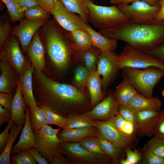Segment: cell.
Here are the masks:
<instances>
[{"instance_id": "6da1fadb", "label": "cell", "mask_w": 164, "mask_h": 164, "mask_svg": "<svg viewBox=\"0 0 164 164\" xmlns=\"http://www.w3.org/2000/svg\"><path fill=\"white\" fill-rule=\"evenodd\" d=\"M40 90L34 96L38 105L50 108L59 115L67 118L81 114L92 108L88 91L79 90L71 84L61 83L36 70Z\"/></svg>"}, {"instance_id": "7a4b0ae2", "label": "cell", "mask_w": 164, "mask_h": 164, "mask_svg": "<svg viewBox=\"0 0 164 164\" xmlns=\"http://www.w3.org/2000/svg\"><path fill=\"white\" fill-rule=\"evenodd\" d=\"M99 32L148 54L164 42V21L137 22L128 20L110 28L99 29Z\"/></svg>"}, {"instance_id": "3957f363", "label": "cell", "mask_w": 164, "mask_h": 164, "mask_svg": "<svg viewBox=\"0 0 164 164\" xmlns=\"http://www.w3.org/2000/svg\"><path fill=\"white\" fill-rule=\"evenodd\" d=\"M40 38L48 56L60 70L77 63V50L70 32L61 27L54 18L46 21L39 29Z\"/></svg>"}, {"instance_id": "277c9868", "label": "cell", "mask_w": 164, "mask_h": 164, "mask_svg": "<svg viewBox=\"0 0 164 164\" xmlns=\"http://www.w3.org/2000/svg\"><path fill=\"white\" fill-rule=\"evenodd\" d=\"M61 128L54 129L48 124L40 128L33 130L35 142L33 147L36 149L51 164H69V159L61 152L59 145L61 142L57 134Z\"/></svg>"}, {"instance_id": "5b68a950", "label": "cell", "mask_w": 164, "mask_h": 164, "mask_svg": "<svg viewBox=\"0 0 164 164\" xmlns=\"http://www.w3.org/2000/svg\"><path fill=\"white\" fill-rule=\"evenodd\" d=\"M122 76L138 93L149 98L153 97L155 85L164 77V70L157 67L144 69L125 67L122 69Z\"/></svg>"}, {"instance_id": "8992f818", "label": "cell", "mask_w": 164, "mask_h": 164, "mask_svg": "<svg viewBox=\"0 0 164 164\" xmlns=\"http://www.w3.org/2000/svg\"><path fill=\"white\" fill-rule=\"evenodd\" d=\"M86 3L89 10V21L100 29L110 28L128 20L115 5H99L94 4L92 0H88Z\"/></svg>"}, {"instance_id": "52a82bcc", "label": "cell", "mask_w": 164, "mask_h": 164, "mask_svg": "<svg viewBox=\"0 0 164 164\" xmlns=\"http://www.w3.org/2000/svg\"><path fill=\"white\" fill-rule=\"evenodd\" d=\"M59 146L61 153L67 157L71 164L113 163L109 157L91 152L77 142H61Z\"/></svg>"}, {"instance_id": "ba28073f", "label": "cell", "mask_w": 164, "mask_h": 164, "mask_svg": "<svg viewBox=\"0 0 164 164\" xmlns=\"http://www.w3.org/2000/svg\"><path fill=\"white\" fill-rule=\"evenodd\" d=\"M118 65L120 70L125 67L144 69L157 67L164 70V64L162 63L127 44L118 55Z\"/></svg>"}, {"instance_id": "9c48e42d", "label": "cell", "mask_w": 164, "mask_h": 164, "mask_svg": "<svg viewBox=\"0 0 164 164\" xmlns=\"http://www.w3.org/2000/svg\"><path fill=\"white\" fill-rule=\"evenodd\" d=\"M17 38L10 34L3 46L0 48V59L7 60L16 72L20 75L30 66L29 61L23 54Z\"/></svg>"}, {"instance_id": "30bf717a", "label": "cell", "mask_w": 164, "mask_h": 164, "mask_svg": "<svg viewBox=\"0 0 164 164\" xmlns=\"http://www.w3.org/2000/svg\"><path fill=\"white\" fill-rule=\"evenodd\" d=\"M120 70L117 53L114 51L101 50L97 70L101 76L102 89L105 94L108 87L116 80Z\"/></svg>"}, {"instance_id": "8fae6325", "label": "cell", "mask_w": 164, "mask_h": 164, "mask_svg": "<svg viewBox=\"0 0 164 164\" xmlns=\"http://www.w3.org/2000/svg\"><path fill=\"white\" fill-rule=\"evenodd\" d=\"M118 9L128 18V21L146 22L155 20L160 7L152 5L143 1H136L127 4L117 5Z\"/></svg>"}, {"instance_id": "7c38bea8", "label": "cell", "mask_w": 164, "mask_h": 164, "mask_svg": "<svg viewBox=\"0 0 164 164\" xmlns=\"http://www.w3.org/2000/svg\"><path fill=\"white\" fill-rule=\"evenodd\" d=\"M119 104L111 90H108L105 98L90 110L82 113L93 120L105 121L116 116L118 113Z\"/></svg>"}, {"instance_id": "4fadbf2b", "label": "cell", "mask_w": 164, "mask_h": 164, "mask_svg": "<svg viewBox=\"0 0 164 164\" xmlns=\"http://www.w3.org/2000/svg\"><path fill=\"white\" fill-rule=\"evenodd\" d=\"M50 13L56 22L68 32L78 29L86 30L87 23L79 15L66 9L59 0L51 10Z\"/></svg>"}, {"instance_id": "5bb4252c", "label": "cell", "mask_w": 164, "mask_h": 164, "mask_svg": "<svg viewBox=\"0 0 164 164\" xmlns=\"http://www.w3.org/2000/svg\"><path fill=\"white\" fill-rule=\"evenodd\" d=\"M138 128L136 134L140 137L153 135L159 123L164 119V110L135 111Z\"/></svg>"}, {"instance_id": "9a60e30c", "label": "cell", "mask_w": 164, "mask_h": 164, "mask_svg": "<svg viewBox=\"0 0 164 164\" xmlns=\"http://www.w3.org/2000/svg\"><path fill=\"white\" fill-rule=\"evenodd\" d=\"M46 21L35 22L24 19L12 27L10 34L17 38L24 53H26L33 36Z\"/></svg>"}, {"instance_id": "2e32d148", "label": "cell", "mask_w": 164, "mask_h": 164, "mask_svg": "<svg viewBox=\"0 0 164 164\" xmlns=\"http://www.w3.org/2000/svg\"><path fill=\"white\" fill-rule=\"evenodd\" d=\"M95 121L96 127L101 135L124 150L130 148L132 141L120 133L115 126L112 118L105 121Z\"/></svg>"}, {"instance_id": "e0dca14e", "label": "cell", "mask_w": 164, "mask_h": 164, "mask_svg": "<svg viewBox=\"0 0 164 164\" xmlns=\"http://www.w3.org/2000/svg\"><path fill=\"white\" fill-rule=\"evenodd\" d=\"M30 61L36 70L41 71L45 64V50L39 30L33 36L26 51Z\"/></svg>"}, {"instance_id": "ac0fdd59", "label": "cell", "mask_w": 164, "mask_h": 164, "mask_svg": "<svg viewBox=\"0 0 164 164\" xmlns=\"http://www.w3.org/2000/svg\"><path fill=\"white\" fill-rule=\"evenodd\" d=\"M25 121L18 142L13 145L11 155L19 153L22 151L32 147L35 142V135L33 132L30 120L29 107L27 106L26 111Z\"/></svg>"}, {"instance_id": "d6986e66", "label": "cell", "mask_w": 164, "mask_h": 164, "mask_svg": "<svg viewBox=\"0 0 164 164\" xmlns=\"http://www.w3.org/2000/svg\"><path fill=\"white\" fill-rule=\"evenodd\" d=\"M100 134L96 127L77 128H66L60 131L57 136L61 142H77L84 138Z\"/></svg>"}, {"instance_id": "ffe728a7", "label": "cell", "mask_w": 164, "mask_h": 164, "mask_svg": "<svg viewBox=\"0 0 164 164\" xmlns=\"http://www.w3.org/2000/svg\"><path fill=\"white\" fill-rule=\"evenodd\" d=\"M86 87L93 108L106 96L102 89L101 77L97 70L91 74L87 82Z\"/></svg>"}, {"instance_id": "44dd1931", "label": "cell", "mask_w": 164, "mask_h": 164, "mask_svg": "<svg viewBox=\"0 0 164 164\" xmlns=\"http://www.w3.org/2000/svg\"><path fill=\"white\" fill-rule=\"evenodd\" d=\"M101 50L92 46L84 50H77L76 62L84 66L91 73L97 70Z\"/></svg>"}, {"instance_id": "7402d4cb", "label": "cell", "mask_w": 164, "mask_h": 164, "mask_svg": "<svg viewBox=\"0 0 164 164\" xmlns=\"http://www.w3.org/2000/svg\"><path fill=\"white\" fill-rule=\"evenodd\" d=\"M0 68V91L11 94L15 83L14 69L9 62L4 59L1 60Z\"/></svg>"}, {"instance_id": "603a6c76", "label": "cell", "mask_w": 164, "mask_h": 164, "mask_svg": "<svg viewBox=\"0 0 164 164\" xmlns=\"http://www.w3.org/2000/svg\"><path fill=\"white\" fill-rule=\"evenodd\" d=\"M34 67H31L20 75L19 80L21 93L27 106L37 104L33 92L32 76Z\"/></svg>"}, {"instance_id": "cb8c5ba5", "label": "cell", "mask_w": 164, "mask_h": 164, "mask_svg": "<svg viewBox=\"0 0 164 164\" xmlns=\"http://www.w3.org/2000/svg\"><path fill=\"white\" fill-rule=\"evenodd\" d=\"M26 103L21 93L19 82L17 83L16 92L11 110V119L17 125H23L25 121Z\"/></svg>"}, {"instance_id": "d4e9b609", "label": "cell", "mask_w": 164, "mask_h": 164, "mask_svg": "<svg viewBox=\"0 0 164 164\" xmlns=\"http://www.w3.org/2000/svg\"><path fill=\"white\" fill-rule=\"evenodd\" d=\"M162 101L157 97L149 98L138 93L132 99L128 106L135 111H159Z\"/></svg>"}, {"instance_id": "484cf974", "label": "cell", "mask_w": 164, "mask_h": 164, "mask_svg": "<svg viewBox=\"0 0 164 164\" xmlns=\"http://www.w3.org/2000/svg\"><path fill=\"white\" fill-rule=\"evenodd\" d=\"M138 93L124 78L114 91V96L118 104L124 106H128L133 98Z\"/></svg>"}, {"instance_id": "4316f807", "label": "cell", "mask_w": 164, "mask_h": 164, "mask_svg": "<svg viewBox=\"0 0 164 164\" xmlns=\"http://www.w3.org/2000/svg\"><path fill=\"white\" fill-rule=\"evenodd\" d=\"M86 30L90 36L93 46L102 50H115L117 45V40L106 37L95 31L88 25Z\"/></svg>"}, {"instance_id": "83f0119b", "label": "cell", "mask_w": 164, "mask_h": 164, "mask_svg": "<svg viewBox=\"0 0 164 164\" xmlns=\"http://www.w3.org/2000/svg\"><path fill=\"white\" fill-rule=\"evenodd\" d=\"M97 137L101 147L105 154L112 160L113 163L119 164L123 156L125 151L108 140L101 135Z\"/></svg>"}, {"instance_id": "f1b7e54d", "label": "cell", "mask_w": 164, "mask_h": 164, "mask_svg": "<svg viewBox=\"0 0 164 164\" xmlns=\"http://www.w3.org/2000/svg\"><path fill=\"white\" fill-rule=\"evenodd\" d=\"M70 11L78 14L86 23L89 21V10L86 5L89 0H59Z\"/></svg>"}, {"instance_id": "f546056e", "label": "cell", "mask_w": 164, "mask_h": 164, "mask_svg": "<svg viewBox=\"0 0 164 164\" xmlns=\"http://www.w3.org/2000/svg\"><path fill=\"white\" fill-rule=\"evenodd\" d=\"M23 125H17L15 123L10 129V135L5 148L0 154V164H9L11 149L14 142L21 133Z\"/></svg>"}, {"instance_id": "4dcf8cb0", "label": "cell", "mask_w": 164, "mask_h": 164, "mask_svg": "<svg viewBox=\"0 0 164 164\" xmlns=\"http://www.w3.org/2000/svg\"><path fill=\"white\" fill-rule=\"evenodd\" d=\"M70 32L77 50L88 49L93 46L90 36L86 30L78 29Z\"/></svg>"}, {"instance_id": "1f68e13d", "label": "cell", "mask_w": 164, "mask_h": 164, "mask_svg": "<svg viewBox=\"0 0 164 164\" xmlns=\"http://www.w3.org/2000/svg\"><path fill=\"white\" fill-rule=\"evenodd\" d=\"M112 119L120 133L127 138L132 141L136 133L134 125L124 118L118 113Z\"/></svg>"}, {"instance_id": "d6a6232c", "label": "cell", "mask_w": 164, "mask_h": 164, "mask_svg": "<svg viewBox=\"0 0 164 164\" xmlns=\"http://www.w3.org/2000/svg\"><path fill=\"white\" fill-rule=\"evenodd\" d=\"M77 63L71 84L79 90L84 91L87 89V82L91 73L82 64Z\"/></svg>"}, {"instance_id": "836d02e7", "label": "cell", "mask_w": 164, "mask_h": 164, "mask_svg": "<svg viewBox=\"0 0 164 164\" xmlns=\"http://www.w3.org/2000/svg\"><path fill=\"white\" fill-rule=\"evenodd\" d=\"M30 120L33 130H38L46 124V115L45 112L37 104L29 107Z\"/></svg>"}, {"instance_id": "e575fe53", "label": "cell", "mask_w": 164, "mask_h": 164, "mask_svg": "<svg viewBox=\"0 0 164 164\" xmlns=\"http://www.w3.org/2000/svg\"><path fill=\"white\" fill-rule=\"evenodd\" d=\"M50 15L39 5H35L24 12L25 19L35 22L46 21L51 19Z\"/></svg>"}, {"instance_id": "d590c367", "label": "cell", "mask_w": 164, "mask_h": 164, "mask_svg": "<svg viewBox=\"0 0 164 164\" xmlns=\"http://www.w3.org/2000/svg\"><path fill=\"white\" fill-rule=\"evenodd\" d=\"M46 113V124L56 125L64 129L67 128V118L63 117L53 111L49 108L43 105H38Z\"/></svg>"}, {"instance_id": "8d00e7d4", "label": "cell", "mask_w": 164, "mask_h": 164, "mask_svg": "<svg viewBox=\"0 0 164 164\" xmlns=\"http://www.w3.org/2000/svg\"><path fill=\"white\" fill-rule=\"evenodd\" d=\"M77 142L91 152L104 157H108L102 150L97 136L87 137Z\"/></svg>"}, {"instance_id": "74e56055", "label": "cell", "mask_w": 164, "mask_h": 164, "mask_svg": "<svg viewBox=\"0 0 164 164\" xmlns=\"http://www.w3.org/2000/svg\"><path fill=\"white\" fill-rule=\"evenodd\" d=\"M67 128L96 127L95 120L90 119L82 114L70 116L67 118Z\"/></svg>"}, {"instance_id": "f35d334b", "label": "cell", "mask_w": 164, "mask_h": 164, "mask_svg": "<svg viewBox=\"0 0 164 164\" xmlns=\"http://www.w3.org/2000/svg\"><path fill=\"white\" fill-rule=\"evenodd\" d=\"M7 9L10 19L12 23L24 19V12L15 0H1Z\"/></svg>"}, {"instance_id": "ab89813d", "label": "cell", "mask_w": 164, "mask_h": 164, "mask_svg": "<svg viewBox=\"0 0 164 164\" xmlns=\"http://www.w3.org/2000/svg\"><path fill=\"white\" fill-rule=\"evenodd\" d=\"M10 163L12 164H37L27 149L16 154L10 155Z\"/></svg>"}, {"instance_id": "60d3db41", "label": "cell", "mask_w": 164, "mask_h": 164, "mask_svg": "<svg viewBox=\"0 0 164 164\" xmlns=\"http://www.w3.org/2000/svg\"><path fill=\"white\" fill-rule=\"evenodd\" d=\"M153 153L164 158V140L155 137L144 146Z\"/></svg>"}, {"instance_id": "b9f144b4", "label": "cell", "mask_w": 164, "mask_h": 164, "mask_svg": "<svg viewBox=\"0 0 164 164\" xmlns=\"http://www.w3.org/2000/svg\"><path fill=\"white\" fill-rule=\"evenodd\" d=\"M135 113V111L129 106L119 105L118 113L124 118L132 123L134 125L137 132L138 126Z\"/></svg>"}, {"instance_id": "7bdbcfd3", "label": "cell", "mask_w": 164, "mask_h": 164, "mask_svg": "<svg viewBox=\"0 0 164 164\" xmlns=\"http://www.w3.org/2000/svg\"><path fill=\"white\" fill-rule=\"evenodd\" d=\"M142 151L143 164H164V158L156 155L144 147Z\"/></svg>"}, {"instance_id": "ee69618b", "label": "cell", "mask_w": 164, "mask_h": 164, "mask_svg": "<svg viewBox=\"0 0 164 164\" xmlns=\"http://www.w3.org/2000/svg\"><path fill=\"white\" fill-rule=\"evenodd\" d=\"M10 21L4 17L0 19V47L4 45L10 34L12 29Z\"/></svg>"}, {"instance_id": "f6af8a7d", "label": "cell", "mask_w": 164, "mask_h": 164, "mask_svg": "<svg viewBox=\"0 0 164 164\" xmlns=\"http://www.w3.org/2000/svg\"><path fill=\"white\" fill-rule=\"evenodd\" d=\"M15 122L11 119L7 123L5 129L0 134V153L4 150L9 139L10 132L9 131L12 125Z\"/></svg>"}, {"instance_id": "bcb514c9", "label": "cell", "mask_w": 164, "mask_h": 164, "mask_svg": "<svg viewBox=\"0 0 164 164\" xmlns=\"http://www.w3.org/2000/svg\"><path fill=\"white\" fill-rule=\"evenodd\" d=\"M126 155V159L130 164L138 163L142 158L141 153L138 150H133L130 148L126 149L125 150Z\"/></svg>"}, {"instance_id": "7dc6e473", "label": "cell", "mask_w": 164, "mask_h": 164, "mask_svg": "<svg viewBox=\"0 0 164 164\" xmlns=\"http://www.w3.org/2000/svg\"><path fill=\"white\" fill-rule=\"evenodd\" d=\"M13 97L11 94L1 92L0 93V104L3 107L11 111Z\"/></svg>"}, {"instance_id": "c3c4849f", "label": "cell", "mask_w": 164, "mask_h": 164, "mask_svg": "<svg viewBox=\"0 0 164 164\" xmlns=\"http://www.w3.org/2000/svg\"><path fill=\"white\" fill-rule=\"evenodd\" d=\"M148 54L164 64V42Z\"/></svg>"}, {"instance_id": "681fc988", "label": "cell", "mask_w": 164, "mask_h": 164, "mask_svg": "<svg viewBox=\"0 0 164 164\" xmlns=\"http://www.w3.org/2000/svg\"><path fill=\"white\" fill-rule=\"evenodd\" d=\"M0 105V128L6 123H8L12 118V114L10 111Z\"/></svg>"}, {"instance_id": "f907efd6", "label": "cell", "mask_w": 164, "mask_h": 164, "mask_svg": "<svg viewBox=\"0 0 164 164\" xmlns=\"http://www.w3.org/2000/svg\"><path fill=\"white\" fill-rule=\"evenodd\" d=\"M27 149L38 164H48L49 163L47 159L44 157L35 148L32 147Z\"/></svg>"}, {"instance_id": "816d5d0a", "label": "cell", "mask_w": 164, "mask_h": 164, "mask_svg": "<svg viewBox=\"0 0 164 164\" xmlns=\"http://www.w3.org/2000/svg\"><path fill=\"white\" fill-rule=\"evenodd\" d=\"M23 12L35 5H39L36 0H15Z\"/></svg>"}, {"instance_id": "f5cc1de1", "label": "cell", "mask_w": 164, "mask_h": 164, "mask_svg": "<svg viewBox=\"0 0 164 164\" xmlns=\"http://www.w3.org/2000/svg\"><path fill=\"white\" fill-rule=\"evenodd\" d=\"M39 5L50 13L51 10L58 0H36Z\"/></svg>"}, {"instance_id": "db71d44e", "label": "cell", "mask_w": 164, "mask_h": 164, "mask_svg": "<svg viewBox=\"0 0 164 164\" xmlns=\"http://www.w3.org/2000/svg\"><path fill=\"white\" fill-rule=\"evenodd\" d=\"M136 1H143L152 5H157V0H111L110 2L114 5L127 4Z\"/></svg>"}, {"instance_id": "11a10c76", "label": "cell", "mask_w": 164, "mask_h": 164, "mask_svg": "<svg viewBox=\"0 0 164 164\" xmlns=\"http://www.w3.org/2000/svg\"><path fill=\"white\" fill-rule=\"evenodd\" d=\"M153 135L155 137L164 140V119L158 125Z\"/></svg>"}, {"instance_id": "9f6ffc18", "label": "cell", "mask_w": 164, "mask_h": 164, "mask_svg": "<svg viewBox=\"0 0 164 164\" xmlns=\"http://www.w3.org/2000/svg\"><path fill=\"white\" fill-rule=\"evenodd\" d=\"M160 9L157 14L155 20L158 21H164V0H161Z\"/></svg>"}, {"instance_id": "6f0895ef", "label": "cell", "mask_w": 164, "mask_h": 164, "mask_svg": "<svg viewBox=\"0 0 164 164\" xmlns=\"http://www.w3.org/2000/svg\"><path fill=\"white\" fill-rule=\"evenodd\" d=\"M120 164H130L129 161L126 159H122L120 161Z\"/></svg>"}, {"instance_id": "680465c9", "label": "cell", "mask_w": 164, "mask_h": 164, "mask_svg": "<svg viewBox=\"0 0 164 164\" xmlns=\"http://www.w3.org/2000/svg\"><path fill=\"white\" fill-rule=\"evenodd\" d=\"M162 96H164V90H162Z\"/></svg>"}]
</instances>
